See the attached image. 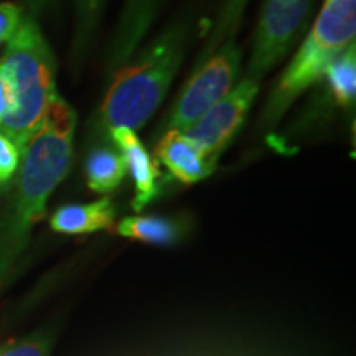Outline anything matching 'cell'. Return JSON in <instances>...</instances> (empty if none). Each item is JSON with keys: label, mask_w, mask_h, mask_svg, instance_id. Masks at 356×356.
<instances>
[{"label": "cell", "mask_w": 356, "mask_h": 356, "mask_svg": "<svg viewBox=\"0 0 356 356\" xmlns=\"http://www.w3.org/2000/svg\"><path fill=\"white\" fill-rule=\"evenodd\" d=\"M24 15V10L15 3H0V44L7 43L12 38V35L19 29Z\"/></svg>", "instance_id": "d6986e66"}, {"label": "cell", "mask_w": 356, "mask_h": 356, "mask_svg": "<svg viewBox=\"0 0 356 356\" xmlns=\"http://www.w3.org/2000/svg\"><path fill=\"white\" fill-rule=\"evenodd\" d=\"M78 115L58 95L43 122L26 142L15 188L0 221V286L29 244L48 200L73 162Z\"/></svg>", "instance_id": "6da1fadb"}, {"label": "cell", "mask_w": 356, "mask_h": 356, "mask_svg": "<svg viewBox=\"0 0 356 356\" xmlns=\"http://www.w3.org/2000/svg\"><path fill=\"white\" fill-rule=\"evenodd\" d=\"M241 65L243 51L236 40L225 42L210 56L195 65L193 74L184 84L160 129L163 132L188 131L234 88Z\"/></svg>", "instance_id": "5b68a950"}, {"label": "cell", "mask_w": 356, "mask_h": 356, "mask_svg": "<svg viewBox=\"0 0 356 356\" xmlns=\"http://www.w3.org/2000/svg\"><path fill=\"white\" fill-rule=\"evenodd\" d=\"M115 234L155 246H172L184 236V226L175 218L127 216L118 222Z\"/></svg>", "instance_id": "4fadbf2b"}, {"label": "cell", "mask_w": 356, "mask_h": 356, "mask_svg": "<svg viewBox=\"0 0 356 356\" xmlns=\"http://www.w3.org/2000/svg\"><path fill=\"white\" fill-rule=\"evenodd\" d=\"M165 0H126L106 50V74L122 68L139 50Z\"/></svg>", "instance_id": "ba28073f"}, {"label": "cell", "mask_w": 356, "mask_h": 356, "mask_svg": "<svg viewBox=\"0 0 356 356\" xmlns=\"http://www.w3.org/2000/svg\"><path fill=\"white\" fill-rule=\"evenodd\" d=\"M259 86L261 83L254 79H239L228 95L184 132L213 165H218L221 154L241 131L259 92Z\"/></svg>", "instance_id": "52a82bcc"}, {"label": "cell", "mask_w": 356, "mask_h": 356, "mask_svg": "<svg viewBox=\"0 0 356 356\" xmlns=\"http://www.w3.org/2000/svg\"><path fill=\"white\" fill-rule=\"evenodd\" d=\"M314 7L315 0H266L244 78L261 83L305 32Z\"/></svg>", "instance_id": "8992f818"}, {"label": "cell", "mask_w": 356, "mask_h": 356, "mask_svg": "<svg viewBox=\"0 0 356 356\" xmlns=\"http://www.w3.org/2000/svg\"><path fill=\"white\" fill-rule=\"evenodd\" d=\"M108 0H76V25H74V61L81 63L88 55L95 35L99 29Z\"/></svg>", "instance_id": "2e32d148"}, {"label": "cell", "mask_w": 356, "mask_h": 356, "mask_svg": "<svg viewBox=\"0 0 356 356\" xmlns=\"http://www.w3.org/2000/svg\"><path fill=\"white\" fill-rule=\"evenodd\" d=\"M126 172V162L121 152L106 142H96L95 147L89 150L84 163L89 190L96 193H111L122 184Z\"/></svg>", "instance_id": "7c38bea8"}, {"label": "cell", "mask_w": 356, "mask_h": 356, "mask_svg": "<svg viewBox=\"0 0 356 356\" xmlns=\"http://www.w3.org/2000/svg\"><path fill=\"white\" fill-rule=\"evenodd\" d=\"M249 0H225L221 6V10L218 13L215 24L208 37L207 43H204L202 53L198 55L197 65L208 58L213 51H216L222 43L228 40H236V33H238L239 25H241V19L246 10Z\"/></svg>", "instance_id": "9a60e30c"}, {"label": "cell", "mask_w": 356, "mask_h": 356, "mask_svg": "<svg viewBox=\"0 0 356 356\" xmlns=\"http://www.w3.org/2000/svg\"><path fill=\"white\" fill-rule=\"evenodd\" d=\"M22 162V150L0 132V186L12 180L19 172Z\"/></svg>", "instance_id": "ac0fdd59"}, {"label": "cell", "mask_w": 356, "mask_h": 356, "mask_svg": "<svg viewBox=\"0 0 356 356\" xmlns=\"http://www.w3.org/2000/svg\"><path fill=\"white\" fill-rule=\"evenodd\" d=\"M328 89L333 99L341 108L355 104L356 95V50L355 44L338 55L325 71Z\"/></svg>", "instance_id": "5bb4252c"}, {"label": "cell", "mask_w": 356, "mask_h": 356, "mask_svg": "<svg viewBox=\"0 0 356 356\" xmlns=\"http://www.w3.org/2000/svg\"><path fill=\"white\" fill-rule=\"evenodd\" d=\"M12 108H13L12 91L10 88H8L7 79L3 78L2 71H0V124H2V121L8 114H10Z\"/></svg>", "instance_id": "ffe728a7"}, {"label": "cell", "mask_w": 356, "mask_h": 356, "mask_svg": "<svg viewBox=\"0 0 356 356\" xmlns=\"http://www.w3.org/2000/svg\"><path fill=\"white\" fill-rule=\"evenodd\" d=\"M109 139L121 152L126 168L131 172L134 181L132 207L140 213L149 203H152L159 193V167L152 155L142 144L136 131L127 127H118L109 132Z\"/></svg>", "instance_id": "9c48e42d"}, {"label": "cell", "mask_w": 356, "mask_h": 356, "mask_svg": "<svg viewBox=\"0 0 356 356\" xmlns=\"http://www.w3.org/2000/svg\"><path fill=\"white\" fill-rule=\"evenodd\" d=\"M355 38L356 0H325L310 33L267 97L259 119L262 131H274L297 97L325 76L332 61L355 44Z\"/></svg>", "instance_id": "277c9868"}, {"label": "cell", "mask_w": 356, "mask_h": 356, "mask_svg": "<svg viewBox=\"0 0 356 356\" xmlns=\"http://www.w3.org/2000/svg\"><path fill=\"white\" fill-rule=\"evenodd\" d=\"M51 337L44 332L0 346V356H50Z\"/></svg>", "instance_id": "e0dca14e"}, {"label": "cell", "mask_w": 356, "mask_h": 356, "mask_svg": "<svg viewBox=\"0 0 356 356\" xmlns=\"http://www.w3.org/2000/svg\"><path fill=\"white\" fill-rule=\"evenodd\" d=\"M114 220L115 207L113 200L104 197L91 203L65 204L58 208L50 218V226L60 234L78 236L109 229Z\"/></svg>", "instance_id": "8fae6325"}, {"label": "cell", "mask_w": 356, "mask_h": 356, "mask_svg": "<svg viewBox=\"0 0 356 356\" xmlns=\"http://www.w3.org/2000/svg\"><path fill=\"white\" fill-rule=\"evenodd\" d=\"M155 155L168 172L185 185L198 184L210 177L216 168L184 132L178 131L163 132Z\"/></svg>", "instance_id": "30bf717a"}, {"label": "cell", "mask_w": 356, "mask_h": 356, "mask_svg": "<svg viewBox=\"0 0 356 356\" xmlns=\"http://www.w3.org/2000/svg\"><path fill=\"white\" fill-rule=\"evenodd\" d=\"M0 71L13 97V108L0 124V132L24 152L58 96L55 55L37 19L29 13L7 42Z\"/></svg>", "instance_id": "3957f363"}, {"label": "cell", "mask_w": 356, "mask_h": 356, "mask_svg": "<svg viewBox=\"0 0 356 356\" xmlns=\"http://www.w3.org/2000/svg\"><path fill=\"white\" fill-rule=\"evenodd\" d=\"M191 33L190 20H177L134 55L111 76L96 122L91 127L99 142L118 127L140 129L165 99L184 63Z\"/></svg>", "instance_id": "7a4b0ae2"}, {"label": "cell", "mask_w": 356, "mask_h": 356, "mask_svg": "<svg viewBox=\"0 0 356 356\" xmlns=\"http://www.w3.org/2000/svg\"><path fill=\"white\" fill-rule=\"evenodd\" d=\"M51 2L53 0H26V3H29V8H30L29 15H32L33 19H37L40 13L50 6Z\"/></svg>", "instance_id": "44dd1931"}]
</instances>
